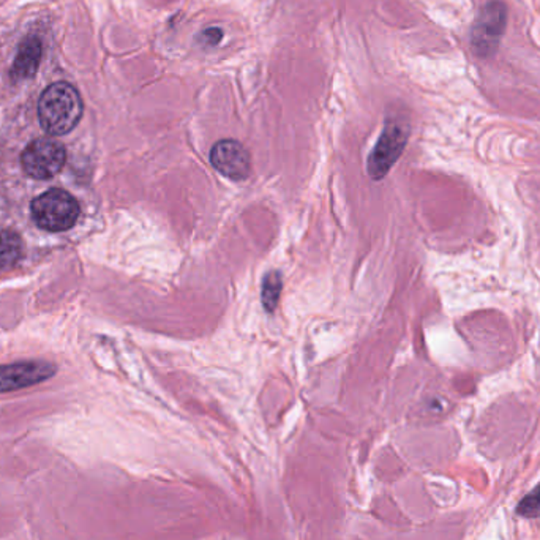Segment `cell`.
<instances>
[{
  "mask_svg": "<svg viewBox=\"0 0 540 540\" xmlns=\"http://www.w3.org/2000/svg\"><path fill=\"white\" fill-rule=\"evenodd\" d=\"M32 217L36 225L49 232L70 229L79 217L76 199L60 188L45 191L32 202Z\"/></svg>",
  "mask_w": 540,
  "mask_h": 540,
  "instance_id": "7a4b0ae2",
  "label": "cell"
},
{
  "mask_svg": "<svg viewBox=\"0 0 540 540\" xmlns=\"http://www.w3.org/2000/svg\"><path fill=\"white\" fill-rule=\"evenodd\" d=\"M507 25V8L501 0H492L482 6L471 29V46L479 57L488 59L498 51Z\"/></svg>",
  "mask_w": 540,
  "mask_h": 540,
  "instance_id": "3957f363",
  "label": "cell"
},
{
  "mask_svg": "<svg viewBox=\"0 0 540 540\" xmlns=\"http://www.w3.org/2000/svg\"><path fill=\"white\" fill-rule=\"evenodd\" d=\"M210 163L221 176L236 182L249 178L251 169L249 150L234 139H223L215 144L210 150Z\"/></svg>",
  "mask_w": 540,
  "mask_h": 540,
  "instance_id": "8992f818",
  "label": "cell"
},
{
  "mask_svg": "<svg viewBox=\"0 0 540 540\" xmlns=\"http://www.w3.org/2000/svg\"><path fill=\"white\" fill-rule=\"evenodd\" d=\"M66 148L62 144L49 138H42L32 141L25 148L21 157V165L30 178L45 180L59 174L66 165Z\"/></svg>",
  "mask_w": 540,
  "mask_h": 540,
  "instance_id": "5b68a950",
  "label": "cell"
},
{
  "mask_svg": "<svg viewBox=\"0 0 540 540\" xmlns=\"http://www.w3.org/2000/svg\"><path fill=\"white\" fill-rule=\"evenodd\" d=\"M408 127L398 120H387L373 152L370 154L369 174L374 180L384 178L403 152L408 141Z\"/></svg>",
  "mask_w": 540,
  "mask_h": 540,
  "instance_id": "277c9868",
  "label": "cell"
},
{
  "mask_svg": "<svg viewBox=\"0 0 540 540\" xmlns=\"http://www.w3.org/2000/svg\"><path fill=\"white\" fill-rule=\"evenodd\" d=\"M83 100L68 83H54L45 89L38 101V119L43 130L62 137L66 135L79 124L83 117Z\"/></svg>",
  "mask_w": 540,
  "mask_h": 540,
  "instance_id": "6da1fadb",
  "label": "cell"
},
{
  "mask_svg": "<svg viewBox=\"0 0 540 540\" xmlns=\"http://www.w3.org/2000/svg\"><path fill=\"white\" fill-rule=\"evenodd\" d=\"M283 281H281V273L277 270L269 272L262 280L261 299L264 309L268 311H273L277 309V303L280 301Z\"/></svg>",
  "mask_w": 540,
  "mask_h": 540,
  "instance_id": "30bf717a",
  "label": "cell"
},
{
  "mask_svg": "<svg viewBox=\"0 0 540 540\" xmlns=\"http://www.w3.org/2000/svg\"><path fill=\"white\" fill-rule=\"evenodd\" d=\"M43 45L42 40L36 36H25L23 43L19 45L18 54L15 57V64L12 66V75L15 81H25L36 75L40 60H42Z\"/></svg>",
  "mask_w": 540,
  "mask_h": 540,
  "instance_id": "ba28073f",
  "label": "cell"
},
{
  "mask_svg": "<svg viewBox=\"0 0 540 540\" xmlns=\"http://www.w3.org/2000/svg\"><path fill=\"white\" fill-rule=\"evenodd\" d=\"M23 240L16 232H0V270L10 269L21 260Z\"/></svg>",
  "mask_w": 540,
  "mask_h": 540,
  "instance_id": "9c48e42d",
  "label": "cell"
},
{
  "mask_svg": "<svg viewBox=\"0 0 540 540\" xmlns=\"http://www.w3.org/2000/svg\"><path fill=\"white\" fill-rule=\"evenodd\" d=\"M516 514L525 518H539L540 516V484L533 492L528 493L516 507Z\"/></svg>",
  "mask_w": 540,
  "mask_h": 540,
  "instance_id": "8fae6325",
  "label": "cell"
},
{
  "mask_svg": "<svg viewBox=\"0 0 540 540\" xmlns=\"http://www.w3.org/2000/svg\"><path fill=\"white\" fill-rule=\"evenodd\" d=\"M221 38H223V30L219 27H210V29L204 30L199 36V40L204 46H215L221 42Z\"/></svg>",
  "mask_w": 540,
  "mask_h": 540,
  "instance_id": "7c38bea8",
  "label": "cell"
},
{
  "mask_svg": "<svg viewBox=\"0 0 540 540\" xmlns=\"http://www.w3.org/2000/svg\"><path fill=\"white\" fill-rule=\"evenodd\" d=\"M56 367L48 362H23L0 367V392H13L48 380Z\"/></svg>",
  "mask_w": 540,
  "mask_h": 540,
  "instance_id": "52a82bcc",
  "label": "cell"
}]
</instances>
